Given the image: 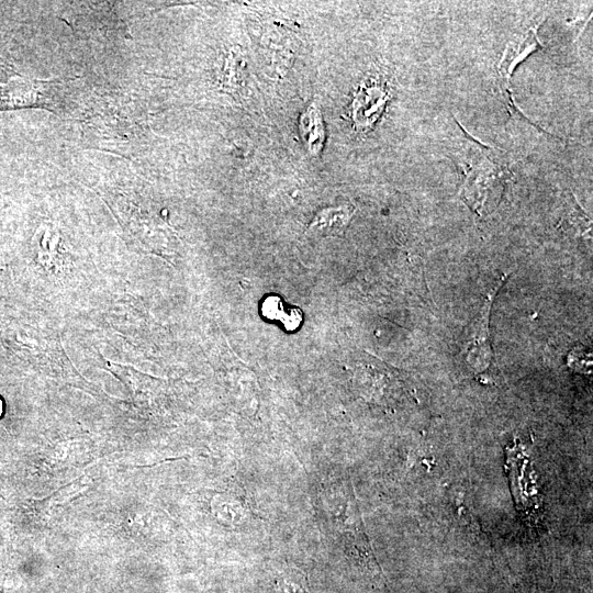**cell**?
I'll use <instances>...</instances> for the list:
<instances>
[{"mask_svg":"<svg viewBox=\"0 0 593 593\" xmlns=\"http://www.w3.org/2000/svg\"><path fill=\"white\" fill-rule=\"evenodd\" d=\"M351 214L353 206L350 205L324 210L312 223V227L325 233H339L346 227Z\"/></svg>","mask_w":593,"mask_h":593,"instance_id":"obj_7","label":"cell"},{"mask_svg":"<svg viewBox=\"0 0 593 593\" xmlns=\"http://www.w3.org/2000/svg\"><path fill=\"white\" fill-rule=\"evenodd\" d=\"M465 133L470 143V156L460 195L473 212L483 215L497 205L510 170L499 150Z\"/></svg>","mask_w":593,"mask_h":593,"instance_id":"obj_1","label":"cell"},{"mask_svg":"<svg viewBox=\"0 0 593 593\" xmlns=\"http://www.w3.org/2000/svg\"><path fill=\"white\" fill-rule=\"evenodd\" d=\"M2 414V402H1V399H0V415Z\"/></svg>","mask_w":593,"mask_h":593,"instance_id":"obj_8","label":"cell"},{"mask_svg":"<svg viewBox=\"0 0 593 593\" xmlns=\"http://www.w3.org/2000/svg\"><path fill=\"white\" fill-rule=\"evenodd\" d=\"M506 450V470L517 510L529 522H536L539 505L529 458L519 445Z\"/></svg>","mask_w":593,"mask_h":593,"instance_id":"obj_2","label":"cell"},{"mask_svg":"<svg viewBox=\"0 0 593 593\" xmlns=\"http://www.w3.org/2000/svg\"><path fill=\"white\" fill-rule=\"evenodd\" d=\"M537 27H530L517 38L511 41L497 64V74L502 88L506 93L510 105L513 104L510 81L516 66L526 59L530 54L541 48Z\"/></svg>","mask_w":593,"mask_h":593,"instance_id":"obj_3","label":"cell"},{"mask_svg":"<svg viewBox=\"0 0 593 593\" xmlns=\"http://www.w3.org/2000/svg\"><path fill=\"white\" fill-rule=\"evenodd\" d=\"M300 130L307 149L313 155H317L324 142V126L320 111L314 103L302 114Z\"/></svg>","mask_w":593,"mask_h":593,"instance_id":"obj_6","label":"cell"},{"mask_svg":"<svg viewBox=\"0 0 593 593\" xmlns=\"http://www.w3.org/2000/svg\"><path fill=\"white\" fill-rule=\"evenodd\" d=\"M48 82L14 81L0 87V110L33 108H47ZM49 105V103H48Z\"/></svg>","mask_w":593,"mask_h":593,"instance_id":"obj_4","label":"cell"},{"mask_svg":"<svg viewBox=\"0 0 593 593\" xmlns=\"http://www.w3.org/2000/svg\"><path fill=\"white\" fill-rule=\"evenodd\" d=\"M499 288L500 284L490 292L485 300V304L483 305L482 311L477 318V323L473 324V333L471 337L472 340L468 346L467 359L478 369H483L491 361L492 351L488 339V322L491 305Z\"/></svg>","mask_w":593,"mask_h":593,"instance_id":"obj_5","label":"cell"}]
</instances>
